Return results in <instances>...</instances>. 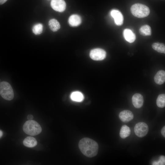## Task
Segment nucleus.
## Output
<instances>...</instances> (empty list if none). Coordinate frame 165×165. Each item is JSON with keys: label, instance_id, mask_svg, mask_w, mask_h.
Wrapping results in <instances>:
<instances>
[{"label": "nucleus", "instance_id": "f257e3e1", "mask_svg": "<svg viewBox=\"0 0 165 165\" xmlns=\"http://www.w3.org/2000/svg\"><path fill=\"white\" fill-rule=\"evenodd\" d=\"M79 147L82 153L88 157L95 156L98 153V145L97 143L89 138H85L80 140L79 143Z\"/></svg>", "mask_w": 165, "mask_h": 165}, {"label": "nucleus", "instance_id": "f03ea898", "mask_svg": "<svg viewBox=\"0 0 165 165\" xmlns=\"http://www.w3.org/2000/svg\"><path fill=\"white\" fill-rule=\"evenodd\" d=\"M23 130L26 134L35 136L39 134L42 129L40 125L36 121L29 120L26 121L23 126Z\"/></svg>", "mask_w": 165, "mask_h": 165}, {"label": "nucleus", "instance_id": "7ed1b4c3", "mask_svg": "<svg viewBox=\"0 0 165 165\" xmlns=\"http://www.w3.org/2000/svg\"><path fill=\"white\" fill-rule=\"evenodd\" d=\"M130 11L135 16L142 18L147 16L150 13V9L146 6L140 3H136L131 7Z\"/></svg>", "mask_w": 165, "mask_h": 165}, {"label": "nucleus", "instance_id": "20e7f679", "mask_svg": "<svg viewBox=\"0 0 165 165\" xmlns=\"http://www.w3.org/2000/svg\"><path fill=\"white\" fill-rule=\"evenodd\" d=\"M0 95L7 100L10 101L13 99L14 96L13 90L9 83L6 81L0 83Z\"/></svg>", "mask_w": 165, "mask_h": 165}, {"label": "nucleus", "instance_id": "39448f33", "mask_svg": "<svg viewBox=\"0 0 165 165\" xmlns=\"http://www.w3.org/2000/svg\"><path fill=\"white\" fill-rule=\"evenodd\" d=\"M148 127L145 123L140 122L137 123L134 127V132L138 137L142 138L145 136L148 133Z\"/></svg>", "mask_w": 165, "mask_h": 165}, {"label": "nucleus", "instance_id": "423d86ee", "mask_svg": "<svg viewBox=\"0 0 165 165\" xmlns=\"http://www.w3.org/2000/svg\"><path fill=\"white\" fill-rule=\"evenodd\" d=\"M90 56L93 60L101 61L104 59L106 56V52L103 49L96 48L91 50Z\"/></svg>", "mask_w": 165, "mask_h": 165}, {"label": "nucleus", "instance_id": "0eeeda50", "mask_svg": "<svg viewBox=\"0 0 165 165\" xmlns=\"http://www.w3.org/2000/svg\"><path fill=\"white\" fill-rule=\"evenodd\" d=\"M50 5L53 9L60 12L64 11L66 8V4L64 0H52Z\"/></svg>", "mask_w": 165, "mask_h": 165}, {"label": "nucleus", "instance_id": "6e6552de", "mask_svg": "<svg viewBox=\"0 0 165 165\" xmlns=\"http://www.w3.org/2000/svg\"><path fill=\"white\" fill-rule=\"evenodd\" d=\"M119 117L122 121L127 123L132 120L134 116L131 111L129 110H124L119 113Z\"/></svg>", "mask_w": 165, "mask_h": 165}, {"label": "nucleus", "instance_id": "1a4fd4ad", "mask_svg": "<svg viewBox=\"0 0 165 165\" xmlns=\"http://www.w3.org/2000/svg\"><path fill=\"white\" fill-rule=\"evenodd\" d=\"M132 101L133 105L135 108H140L143 104V97L141 94L136 93L132 96Z\"/></svg>", "mask_w": 165, "mask_h": 165}, {"label": "nucleus", "instance_id": "9d476101", "mask_svg": "<svg viewBox=\"0 0 165 165\" xmlns=\"http://www.w3.org/2000/svg\"><path fill=\"white\" fill-rule=\"evenodd\" d=\"M111 15L114 18L116 24L118 26L123 24V17L122 13L119 11L113 10L111 12Z\"/></svg>", "mask_w": 165, "mask_h": 165}, {"label": "nucleus", "instance_id": "9b49d317", "mask_svg": "<svg viewBox=\"0 0 165 165\" xmlns=\"http://www.w3.org/2000/svg\"><path fill=\"white\" fill-rule=\"evenodd\" d=\"M123 35L125 39L130 43L134 42L136 39V36L130 29H126L123 32Z\"/></svg>", "mask_w": 165, "mask_h": 165}, {"label": "nucleus", "instance_id": "f8f14e48", "mask_svg": "<svg viewBox=\"0 0 165 165\" xmlns=\"http://www.w3.org/2000/svg\"><path fill=\"white\" fill-rule=\"evenodd\" d=\"M82 21L81 18L77 14H73L69 18L68 22L69 25L72 27H76L79 25Z\"/></svg>", "mask_w": 165, "mask_h": 165}, {"label": "nucleus", "instance_id": "ddd939ff", "mask_svg": "<svg viewBox=\"0 0 165 165\" xmlns=\"http://www.w3.org/2000/svg\"><path fill=\"white\" fill-rule=\"evenodd\" d=\"M154 80L158 84H163L165 81V71L163 70L158 71L154 77Z\"/></svg>", "mask_w": 165, "mask_h": 165}, {"label": "nucleus", "instance_id": "4468645a", "mask_svg": "<svg viewBox=\"0 0 165 165\" xmlns=\"http://www.w3.org/2000/svg\"><path fill=\"white\" fill-rule=\"evenodd\" d=\"M23 144L26 147L32 148L36 145L37 142L34 137L29 136L26 137L23 141Z\"/></svg>", "mask_w": 165, "mask_h": 165}, {"label": "nucleus", "instance_id": "2eb2a0df", "mask_svg": "<svg viewBox=\"0 0 165 165\" xmlns=\"http://www.w3.org/2000/svg\"><path fill=\"white\" fill-rule=\"evenodd\" d=\"M48 24L50 29L53 32L57 31L60 28V24L59 22L55 19H52L49 21Z\"/></svg>", "mask_w": 165, "mask_h": 165}, {"label": "nucleus", "instance_id": "dca6fc26", "mask_svg": "<svg viewBox=\"0 0 165 165\" xmlns=\"http://www.w3.org/2000/svg\"><path fill=\"white\" fill-rule=\"evenodd\" d=\"M130 134V130L129 127L126 125L123 126L120 130L119 135L121 138L124 139L128 137Z\"/></svg>", "mask_w": 165, "mask_h": 165}, {"label": "nucleus", "instance_id": "f3484780", "mask_svg": "<svg viewBox=\"0 0 165 165\" xmlns=\"http://www.w3.org/2000/svg\"><path fill=\"white\" fill-rule=\"evenodd\" d=\"M71 99L74 101L81 102L84 99V96L81 92L76 91L72 92L70 95Z\"/></svg>", "mask_w": 165, "mask_h": 165}, {"label": "nucleus", "instance_id": "a211bd4d", "mask_svg": "<svg viewBox=\"0 0 165 165\" xmlns=\"http://www.w3.org/2000/svg\"><path fill=\"white\" fill-rule=\"evenodd\" d=\"M140 34L143 36H147L151 35V29L150 26L145 25L141 26L139 29Z\"/></svg>", "mask_w": 165, "mask_h": 165}, {"label": "nucleus", "instance_id": "6ab92c4d", "mask_svg": "<svg viewBox=\"0 0 165 165\" xmlns=\"http://www.w3.org/2000/svg\"><path fill=\"white\" fill-rule=\"evenodd\" d=\"M152 47L154 50L159 53H165V46L163 43H154L152 44Z\"/></svg>", "mask_w": 165, "mask_h": 165}, {"label": "nucleus", "instance_id": "aec40b11", "mask_svg": "<svg viewBox=\"0 0 165 165\" xmlns=\"http://www.w3.org/2000/svg\"><path fill=\"white\" fill-rule=\"evenodd\" d=\"M43 30V25L41 23H38L34 25L32 28V31L35 35L41 34Z\"/></svg>", "mask_w": 165, "mask_h": 165}, {"label": "nucleus", "instance_id": "412c9836", "mask_svg": "<svg viewBox=\"0 0 165 165\" xmlns=\"http://www.w3.org/2000/svg\"><path fill=\"white\" fill-rule=\"evenodd\" d=\"M156 105L158 107L163 108L165 106V94H160L158 95L156 100Z\"/></svg>", "mask_w": 165, "mask_h": 165}, {"label": "nucleus", "instance_id": "4be33fe9", "mask_svg": "<svg viewBox=\"0 0 165 165\" xmlns=\"http://www.w3.org/2000/svg\"><path fill=\"white\" fill-rule=\"evenodd\" d=\"M165 163V157L164 156H161L157 161H154L152 163L153 165H163Z\"/></svg>", "mask_w": 165, "mask_h": 165}, {"label": "nucleus", "instance_id": "5701e85b", "mask_svg": "<svg viewBox=\"0 0 165 165\" xmlns=\"http://www.w3.org/2000/svg\"><path fill=\"white\" fill-rule=\"evenodd\" d=\"M161 133L164 137H165V126H164L161 130Z\"/></svg>", "mask_w": 165, "mask_h": 165}, {"label": "nucleus", "instance_id": "b1692460", "mask_svg": "<svg viewBox=\"0 0 165 165\" xmlns=\"http://www.w3.org/2000/svg\"><path fill=\"white\" fill-rule=\"evenodd\" d=\"M33 118V116L32 115H29L27 116V119L29 120H32Z\"/></svg>", "mask_w": 165, "mask_h": 165}, {"label": "nucleus", "instance_id": "393cba45", "mask_svg": "<svg viewBox=\"0 0 165 165\" xmlns=\"http://www.w3.org/2000/svg\"><path fill=\"white\" fill-rule=\"evenodd\" d=\"M7 0H0V5H2L6 2Z\"/></svg>", "mask_w": 165, "mask_h": 165}, {"label": "nucleus", "instance_id": "a878e982", "mask_svg": "<svg viewBox=\"0 0 165 165\" xmlns=\"http://www.w3.org/2000/svg\"><path fill=\"white\" fill-rule=\"evenodd\" d=\"M3 134V132L1 130H0V138L2 136Z\"/></svg>", "mask_w": 165, "mask_h": 165}]
</instances>
